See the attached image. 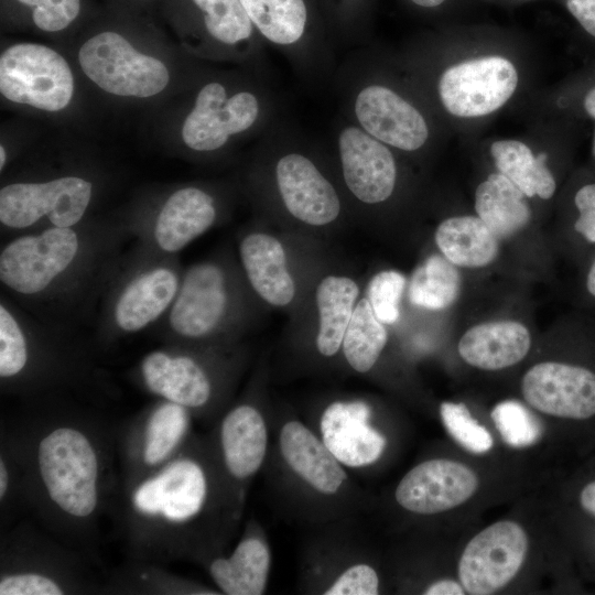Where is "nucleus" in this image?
<instances>
[{"label": "nucleus", "instance_id": "obj_33", "mask_svg": "<svg viewBox=\"0 0 595 595\" xmlns=\"http://www.w3.org/2000/svg\"><path fill=\"white\" fill-rule=\"evenodd\" d=\"M435 241L444 257L459 267H485L498 255V238L476 216L445 219L435 231Z\"/></svg>", "mask_w": 595, "mask_h": 595}, {"label": "nucleus", "instance_id": "obj_47", "mask_svg": "<svg viewBox=\"0 0 595 595\" xmlns=\"http://www.w3.org/2000/svg\"><path fill=\"white\" fill-rule=\"evenodd\" d=\"M463 585L452 580H439L429 584L423 594L425 595H463Z\"/></svg>", "mask_w": 595, "mask_h": 595}, {"label": "nucleus", "instance_id": "obj_12", "mask_svg": "<svg viewBox=\"0 0 595 595\" xmlns=\"http://www.w3.org/2000/svg\"><path fill=\"white\" fill-rule=\"evenodd\" d=\"M77 91L72 62L37 42H14L0 54V95L8 104L45 113L68 109Z\"/></svg>", "mask_w": 595, "mask_h": 595}, {"label": "nucleus", "instance_id": "obj_2", "mask_svg": "<svg viewBox=\"0 0 595 595\" xmlns=\"http://www.w3.org/2000/svg\"><path fill=\"white\" fill-rule=\"evenodd\" d=\"M121 489V522L131 560L198 563L224 552L244 515L207 434H194L170 462Z\"/></svg>", "mask_w": 595, "mask_h": 595}, {"label": "nucleus", "instance_id": "obj_46", "mask_svg": "<svg viewBox=\"0 0 595 595\" xmlns=\"http://www.w3.org/2000/svg\"><path fill=\"white\" fill-rule=\"evenodd\" d=\"M109 7L137 13L144 14L148 10L153 8L155 4L161 3L162 0H108Z\"/></svg>", "mask_w": 595, "mask_h": 595}, {"label": "nucleus", "instance_id": "obj_41", "mask_svg": "<svg viewBox=\"0 0 595 595\" xmlns=\"http://www.w3.org/2000/svg\"><path fill=\"white\" fill-rule=\"evenodd\" d=\"M29 357L24 335L11 315L0 306V377L2 380L18 378L25 370Z\"/></svg>", "mask_w": 595, "mask_h": 595}, {"label": "nucleus", "instance_id": "obj_20", "mask_svg": "<svg viewBox=\"0 0 595 595\" xmlns=\"http://www.w3.org/2000/svg\"><path fill=\"white\" fill-rule=\"evenodd\" d=\"M528 550L523 529L513 521L496 522L475 536L464 549L458 577L466 592L488 595L508 584Z\"/></svg>", "mask_w": 595, "mask_h": 595}, {"label": "nucleus", "instance_id": "obj_27", "mask_svg": "<svg viewBox=\"0 0 595 595\" xmlns=\"http://www.w3.org/2000/svg\"><path fill=\"white\" fill-rule=\"evenodd\" d=\"M240 259L253 290L273 306H286L295 296V284L286 266L282 244L266 232L246 236Z\"/></svg>", "mask_w": 595, "mask_h": 595}, {"label": "nucleus", "instance_id": "obj_3", "mask_svg": "<svg viewBox=\"0 0 595 595\" xmlns=\"http://www.w3.org/2000/svg\"><path fill=\"white\" fill-rule=\"evenodd\" d=\"M73 61L96 90L112 100L154 102L183 94L207 64L181 46L171 50L144 15L109 7L78 32Z\"/></svg>", "mask_w": 595, "mask_h": 595}, {"label": "nucleus", "instance_id": "obj_32", "mask_svg": "<svg viewBox=\"0 0 595 595\" xmlns=\"http://www.w3.org/2000/svg\"><path fill=\"white\" fill-rule=\"evenodd\" d=\"M475 209L498 239L521 230L531 216L524 193L501 173L490 174L478 185Z\"/></svg>", "mask_w": 595, "mask_h": 595}, {"label": "nucleus", "instance_id": "obj_21", "mask_svg": "<svg viewBox=\"0 0 595 595\" xmlns=\"http://www.w3.org/2000/svg\"><path fill=\"white\" fill-rule=\"evenodd\" d=\"M140 374L152 394L186 408L195 419L216 421L223 413L212 375L190 355L154 350L142 359Z\"/></svg>", "mask_w": 595, "mask_h": 595}, {"label": "nucleus", "instance_id": "obj_34", "mask_svg": "<svg viewBox=\"0 0 595 595\" xmlns=\"http://www.w3.org/2000/svg\"><path fill=\"white\" fill-rule=\"evenodd\" d=\"M499 172L512 181L528 197L549 199L555 192V180L547 166V154L534 156L531 149L516 140H499L490 145Z\"/></svg>", "mask_w": 595, "mask_h": 595}, {"label": "nucleus", "instance_id": "obj_35", "mask_svg": "<svg viewBox=\"0 0 595 595\" xmlns=\"http://www.w3.org/2000/svg\"><path fill=\"white\" fill-rule=\"evenodd\" d=\"M387 340V329L377 318L368 299L359 300L342 345L347 365L357 374L370 372L378 363Z\"/></svg>", "mask_w": 595, "mask_h": 595}, {"label": "nucleus", "instance_id": "obj_1", "mask_svg": "<svg viewBox=\"0 0 595 595\" xmlns=\"http://www.w3.org/2000/svg\"><path fill=\"white\" fill-rule=\"evenodd\" d=\"M1 441L20 466L23 506L67 545L90 549L118 486V432L106 421L52 415L6 426Z\"/></svg>", "mask_w": 595, "mask_h": 595}, {"label": "nucleus", "instance_id": "obj_28", "mask_svg": "<svg viewBox=\"0 0 595 595\" xmlns=\"http://www.w3.org/2000/svg\"><path fill=\"white\" fill-rule=\"evenodd\" d=\"M529 331L519 322L498 321L469 328L458 343L461 357L469 365L498 370L520 361L529 351Z\"/></svg>", "mask_w": 595, "mask_h": 595}, {"label": "nucleus", "instance_id": "obj_36", "mask_svg": "<svg viewBox=\"0 0 595 595\" xmlns=\"http://www.w3.org/2000/svg\"><path fill=\"white\" fill-rule=\"evenodd\" d=\"M109 589L134 594H220L216 588L165 571L162 564L137 560H132L113 575Z\"/></svg>", "mask_w": 595, "mask_h": 595}, {"label": "nucleus", "instance_id": "obj_11", "mask_svg": "<svg viewBox=\"0 0 595 595\" xmlns=\"http://www.w3.org/2000/svg\"><path fill=\"white\" fill-rule=\"evenodd\" d=\"M356 518L314 527L301 554L298 587L315 595H378L381 577L354 524Z\"/></svg>", "mask_w": 595, "mask_h": 595}, {"label": "nucleus", "instance_id": "obj_52", "mask_svg": "<svg viewBox=\"0 0 595 595\" xmlns=\"http://www.w3.org/2000/svg\"><path fill=\"white\" fill-rule=\"evenodd\" d=\"M592 154H593V156L595 159V131H594V137H593Z\"/></svg>", "mask_w": 595, "mask_h": 595}, {"label": "nucleus", "instance_id": "obj_29", "mask_svg": "<svg viewBox=\"0 0 595 595\" xmlns=\"http://www.w3.org/2000/svg\"><path fill=\"white\" fill-rule=\"evenodd\" d=\"M96 13L90 0H1L3 23L52 36L79 31Z\"/></svg>", "mask_w": 595, "mask_h": 595}, {"label": "nucleus", "instance_id": "obj_49", "mask_svg": "<svg viewBox=\"0 0 595 595\" xmlns=\"http://www.w3.org/2000/svg\"><path fill=\"white\" fill-rule=\"evenodd\" d=\"M582 107L584 112L593 120H595V84L585 93Z\"/></svg>", "mask_w": 595, "mask_h": 595}, {"label": "nucleus", "instance_id": "obj_17", "mask_svg": "<svg viewBox=\"0 0 595 595\" xmlns=\"http://www.w3.org/2000/svg\"><path fill=\"white\" fill-rule=\"evenodd\" d=\"M91 195V182L75 175L11 183L0 190V220L25 228L45 216L55 227H72L84 216Z\"/></svg>", "mask_w": 595, "mask_h": 595}, {"label": "nucleus", "instance_id": "obj_45", "mask_svg": "<svg viewBox=\"0 0 595 595\" xmlns=\"http://www.w3.org/2000/svg\"><path fill=\"white\" fill-rule=\"evenodd\" d=\"M566 8L580 25L595 37V0H566Z\"/></svg>", "mask_w": 595, "mask_h": 595}, {"label": "nucleus", "instance_id": "obj_4", "mask_svg": "<svg viewBox=\"0 0 595 595\" xmlns=\"http://www.w3.org/2000/svg\"><path fill=\"white\" fill-rule=\"evenodd\" d=\"M207 63L183 93L175 115L174 139L188 153L210 158L259 139L282 113L271 77Z\"/></svg>", "mask_w": 595, "mask_h": 595}, {"label": "nucleus", "instance_id": "obj_15", "mask_svg": "<svg viewBox=\"0 0 595 595\" xmlns=\"http://www.w3.org/2000/svg\"><path fill=\"white\" fill-rule=\"evenodd\" d=\"M194 419L186 408L161 400L118 432L121 487L176 456L195 434Z\"/></svg>", "mask_w": 595, "mask_h": 595}, {"label": "nucleus", "instance_id": "obj_48", "mask_svg": "<svg viewBox=\"0 0 595 595\" xmlns=\"http://www.w3.org/2000/svg\"><path fill=\"white\" fill-rule=\"evenodd\" d=\"M582 508L595 517V480L588 483L580 494Z\"/></svg>", "mask_w": 595, "mask_h": 595}, {"label": "nucleus", "instance_id": "obj_10", "mask_svg": "<svg viewBox=\"0 0 595 595\" xmlns=\"http://www.w3.org/2000/svg\"><path fill=\"white\" fill-rule=\"evenodd\" d=\"M0 595H65L91 591L84 553L32 528L1 539Z\"/></svg>", "mask_w": 595, "mask_h": 595}, {"label": "nucleus", "instance_id": "obj_23", "mask_svg": "<svg viewBox=\"0 0 595 595\" xmlns=\"http://www.w3.org/2000/svg\"><path fill=\"white\" fill-rule=\"evenodd\" d=\"M522 393L530 405L550 415L584 420L595 414V372L585 367L540 363L526 372Z\"/></svg>", "mask_w": 595, "mask_h": 595}, {"label": "nucleus", "instance_id": "obj_51", "mask_svg": "<svg viewBox=\"0 0 595 595\" xmlns=\"http://www.w3.org/2000/svg\"><path fill=\"white\" fill-rule=\"evenodd\" d=\"M586 289H587L588 293L593 298H595V259L592 262V264H591V267L588 269V272H587Z\"/></svg>", "mask_w": 595, "mask_h": 595}, {"label": "nucleus", "instance_id": "obj_8", "mask_svg": "<svg viewBox=\"0 0 595 595\" xmlns=\"http://www.w3.org/2000/svg\"><path fill=\"white\" fill-rule=\"evenodd\" d=\"M176 43L191 56L271 77L266 44L240 0H162Z\"/></svg>", "mask_w": 595, "mask_h": 595}, {"label": "nucleus", "instance_id": "obj_39", "mask_svg": "<svg viewBox=\"0 0 595 595\" xmlns=\"http://www.w3.org/2000/svg\"><path fill=\"white\" fill-rule=\"evenodd\" d=\"M491 418L504 441L512 447H527L540 439V421L522 403L506 400L498 403Z\"/></svg>", "mask_w": 595, "mask_h": 595}, {"label": "nucleus", "instance_id": "obj_6", "mask_svg": "<svg viewBox=\"0 0 595 595\" xmlns=\"http://www.w3.org/2000/svg\"><path fill=\"white\" fill-rule=\"evenodd\" d=\"M307 139L282 116L257 139L251 175L268 204L301 224L324 227L343 214L344 195Z\"/></svg>", "mask_w": 595, "mask_h": 595}, {"label": "nucleus", "instance_id": "obj_16", "mask_svg": "<svg viewBox=\"0 0 595 595\" xmlns=\"http://www.w3.org/2000/svg\"><path fill=\"white\" fill-rule=\"evenodd\" d=\"M306 423L348 470L376 466L388 447L387 435L375 420L374 407L365 399H334Z\"/></svg>", "mask_w": 595, "mask_h": 595}, {"label": "nucleus", "instance_id": "obj_50", "mask_svg": "<svg viewBox=\"0 0 595 595\" xmlns=\"http://www.w3.org/2000/svg\"><path fill=\"white\" fill-rule=\"evenodd\" d=\"M408 1L420 9L432 10L442 6L446 0H408Z\"/></svg>", "mask_w": 595, "mask_h": 595}, {"label": "nucleus", "instance_id": "obj_14", "mask_svg": "<svg viewBox=\"0 0 595 595\" xmlns=\"http://www.w3.org/2000/svg\"><path fill=\"white\" fill-rule=\"evenodd\" d=\"M328 149L343 194L356 205L375 207L393 196L399 177L396 150L340 115L333 122Z\"/></svg>", "mask_w": 595, "mask_h": 595}, {"label": "nucleus", "instance_id": "obj_40", "mask_svg": "<svg viewBox=\"0 0 595 595\" xmlns=\"http://www.w3.org/2000/svg\"><path fill=\"white\" fill-rule=\"evenodd\" d=\"M440 415L448 434L464 448L473 453H485L493 447L490 433L472 418L463 403L443 402Z\"/></svg>", "mask_w": 595, "mask_h": 595}, {"label": "nucleus", "instance_id": "obj_13", "mask_svg": "<svg viewBox=\"0 0 595 595\" xmlns=\"http://www.w3.org/2000/svg\"><path fill=\"white\" fill-rule=\"evenodd\" d=\"M273 434V414L245 399L224 410L207 434L223 477L240 510L250 486L264 469Z\"/></svg>", "mask_w": 595, "mask_h": 595}, {"label": "nucleus", "instance_id": "obj_18", "mask_svg": "<svg viewBox=\"0 0 595 595\" xmlns=\"http://www.w3.org/2000/svg\"><path fill=\"white\" fill-rule=\"evenodd\" d=\"M518 74L501 56L468 60L447 67L439 77L437 95L445 110L472 118L491 113L513 95Z\"/></svg>", "mask_w": 595, "mask_h": 595}, {"label": "nucleus", "instance_id": "obj_25", "mask_svg": "<svg viewBox=\"0 0 595 595\" xmlns=\"http://www.w3.org/2000/svg\"><path fill=\"white\" fill-rule=\"evenodd\" d=\"M227 304L225 278L213 263L193 266L185 274L173 304L170 323L178 335L202 338L221 321Z\"/></svg>", "mask_w": 595, "mask_h": 595}, {"label": "nucleus", "instance_id": "obj_37", "mask_svg": "<svg viewBox=\"0 0 595 595\" xmlns=\"http://www.w3.org/2000/svg\"><path fill=\"white\" fill-rule=\"evenodd\" d=\"M450 260L441 256L425 259L413 272L409 285L412 304L437 311L450 306L458 296L461 275Z\"/></svg>", "mask_w": 595, "mask_h": 595}, {"label": "nucleus", "instance_id": "obj_44", "mask_svg": "<svg viewBox=\"0 0 595 595\" xmlns=\"http://www.w3.org/2000/svg\"><path fill=\"white\" fill-rule=\"evenodd\" d=\"M573 202L577 210L574 230L588 244H595V182L582 185Z\"/></svg>", "mask_w": 595, "mask_h": 595}, {"label": "nucleus", "instance_id": "obj_42", "mask_svg": "<svg viewBox=\"0 0 595 595\" xmlns=\"http://www.w3.org/2000/svg\"><path fill=\"white\" fill-rule=\"evenodd\" d=\"M405 285V278L398 271L388 270L375 274L368 284V301L383 324L398 321L399 303Z\"/></svg>", "mask_w": 595, "mask_h": 595}, {"label": "nucleus", "instance_id": "obj_7", "mask_svg": "<svg viewBox=\"0 0 595 595\" xmlns=\"http://www.w3.org/2000/svg\"><path fill=\"white\" fill-rule=\"evenodd\" d=\"M331 87L339 115L393 150L415 153L430 141L422 109L385 77L365 47H355L338 63Z\"/></svg>", "mask_w": 595, "mask_h": 595}, {"label": "nucleus", "instance_id": "obj_24", "mask_svg": "<svg viewBox=\"0 0 595 595\" xmlns=\"http://www.w3.org/2000/svg\"><path fill=\"white\" fill-rule=\"evenodd\" d=\"M197 564L207 572L220 594L262 595L268 589L272 567L269 537L263 526L250 517L230 553H215Z\"/></svg>", "mask_w": 595, "mask_h": 595}, {"label": "nucleus", "instance_id": "obj_22", "mask_svg": "<svg viewBox=\"0 0 595 595\" xmlns=\"http://www.w3.org/2000/svg\"><path fill=\"white\" fill-rule=\"evenodd\" d=\"M476 474L458 462L433 458L412 467L398 483L396 502L415 515H434L452 509L474 495Z\"/></svg>", "mask_w": 595, "mask_h": 595}, {"label": "nucleus", "instance_id": "obj_31", "mask_svg": "<svg viewBox=\"0 0 595 595\" xmlns=\"http://www.w3.org/2000/svg\"><path fill=\"white\" fill-rule=\"evenodd\" d=\"M358 294L359 288L349 277L331 274L320 281L315 292L318 312L315 347L322 357L333 358L342 350Z\"/></svg>", "mask_w": 595, "mask_h": 595}, {"label": "nucleus", "instance_id": "obj_9", "mask_svg": "<svg viewBox=\"0 0 595 595\" xmlns=\"http://www.w3.org/2000/svg\"><path fill=\"white\" fill-rule=\"evenodd\" d=\"M258 35L313 88L331 87L337 43L316 0H240Z\"/></svg>", "mask_w": 595, "mask_h": 595}, {"label": "nucleus", "instance_id": "obj_30", "mask_svg": "<svg viewBox=\"0 0 595 595\" xmlns=\"http://www.w3.org/2000/svg\"><path fill=\"white\" fill-rule=\"evenodd\" d=\"M178 281L172 270L158 268L141 274L121 293L115 318L125 332H137L156 320L177 293Z\"/></svg>", "mask_w": 595, "mask_h": 595}, {"label": "nucleus", "instance_id": "obj_26", "mask_svg": "<svg viewBox=\"0 0 595 595\" xmlns=\"http://www.w3.org/2000/svg\"><path fill=\"white\" fill-rule=\"evenodd\" d=\"M216 217L217 199L210 191L194 185L181 187L162 205L154 238L164 251H178L207 231Z\"/></svg>", "mask_w": 595, "mask_h": 595}, {"label": "nucleus", "instance_id": "obj_38", "mask_svg": "<svg viewBox=\"0 0 595 595\" xmlns=\"http://www.w3.org/2000/svg\"><path fill=\"white\" fill-rule=\"evenodd\" d=\"M316 1L337 45L359 47L368 34L374 0Z\"/></svg>", "mask_w": 595, "mask_h": 595}, {"label": "nucleus", "instance_id": "obj_5", "mask_svg": "<svg viewBox=\"0 0 595 595\" xmlns=\"http://www.w3.org/2000/svg\"><path fill=\"white\" fill-rule=\"evenodd\" d=\"M263 470L282 506L313 527L357 518L366 502L349 470L296 414L273 415Z\"/></svg>", "mask_w": 595, "mask_h": 595}, {"label": "nucleus", "instance_id": "obj_19", "mask_svg": "<svg viewBox=\"0 0 595 595\" xmlns=\"http://www.w3.org/2000/svg\"><path fill=\"white\" fill-rule=\"evenodd\" d=\"M77 250V235L69 227L18 238L0 255V279L21 294L37 293L66 270Z\"/></svg>", "mask_w": 595, "mask_h": 595}, {"label": "nucleus", "instance_id": "obj_43", "mask_svg": "<svg viewBox=\"0 0 595 595\" xmlns=\"http://www.w3.org/2000/svg\"><path fill=\"white\" fill-rule=\"evenodd\" d=\"M23 505L22 475L9 446L0 442V511L1 521Z\"/></svg>", "mask_w": 595, "mask_h": 595}]
</instances>
